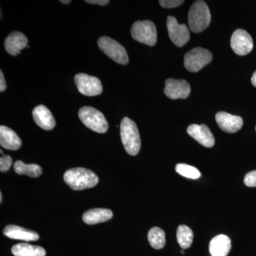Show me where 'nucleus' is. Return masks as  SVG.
I'll return each instance as SVG.
<instances>
[{"instance_id": "2eb2a0df", "label": "nucleus", "mask_w": 256, "mask_h": 256, "mask_svg": "<svg viewBox=\"0 0 256 256\" xmlns=\"http://www.w3.org/2000/svg\"><path fill=\"white\" fill-rule=\"evenodd\" d=\"M35 124L42 129L50 130L56 126V121L53 114L45 106H36L32 112Z\"/></svg>"}, {"instance_id": "b1692460", "label": "nucleus", "mask_w": 256, "mask_h": 256, "mask_svg": "<svg viewBox=\"0 0 256 256\" xmlns=\"http://www.w3.org/2000/svg\"><path fill=\"white\" fill-rule=\"evenodd\" d=\"M176 172L184 178L197 180L201 176V173L194 166L186 164H178L175 168Z\"/></svg>"}, {"instance_id": "2f4dec72", "label": "nucleus", "mask_w": 256, "mask_h": 256, "mask_svg": "<svg viewBox=\"0 0 256 256\" xmlns=\"http://www.w3.org/2000/svg\"><path fill=\"white\" fill-rule=\"evenodd\" d=\"M2 202V193H0V202Z\"/></svg>"}, {"instance_id": "f03ea898", "label": "nucleus", "mask_w": 256, "mask_h": 256, "mask_svg": "<svg viewBox=\"0 0 256 256\" xmlns=\"http://www.w3.org/2000/svg\"><path fill=\"white\" fill-rule=\"evenodd\" d=\"M121 140L130 156H137L141 148L140 136L137 124L132 120L124 118L120 124Z\"/></svg>"}, {"instance_id": "6ab92c4d", "label": "nucleus", "mask_w": 256, "mask_h": 256, "mask_svg": "<svg viewBox=\"0 0 256 256\" xmlns=\"http://www.w3.org/2000/svg\"><path fill=\"white\" fill-rule=\"evenodd\" d=\"M112 210L108 208H92L87 210L82 215V220L88 225H94L108 222L112 218Z\"/></svg>"}, {"instance_id": "473e14b6", "label": "nucleus", "mask_w": 256, "mask_h": 256, "mask_svg": "<svg viewBox=\"0 0 256 256\" xmlns=\"http://www.w3.org/2000/svg\"><path fill=\"white\" fill-rule=\"evenodd\" d=\"M181 252H182V254H184V252L183 249H182V250H181Z\"/></svg>"}, {"instance_id": "0eeeda50", "label": "nucleus", "mask_w": 256, "mask_h": 256, "mask_svg": "<svg viewBox=\"0 0 256 256\" xmlns=\"http://www.w3.org/2000/svg\"><path fill=\"white\" fill-rule=\"evenodd\" d=\"M213 56L210 50L196 47L184 56V67L188 72H198L212 60Z\"/></svg>"}, {"instance_id": "f8f14e48", "label": "nucleus", "mask_w": 256, "mask_h": 256, "mask_svg": "<svg viewBox=\"0 0 256 256\" xmlns=\"http://www.w3.org/2000/svg\"><path fill=\"white\" fill-rule=\"evenodd\" d=\"M186 132L202 146L206 148H212L214 146V137L206 124H191L188 126Z\"/></svg>"}, {"instance_id": "ddd939ff", "label": "nucleus", "mask_w": 256, "mask_h": 256, "mask_svg": "<svg viewBox=\"0 0 256 256\" xmlns=\"http://www.w3.org/2000/svg\"><path fill=\"white\" fill-rule=\"evenodd\" d=\"M216 121L222 130L228 133L238 132L244 126L242 117L226 112H220L216 114Z\"/></svg>"}, {"instance_id": "20e7f679", "label": "nucleus", "mask_w": 256, "mask_h": 256, "mask_svg": "<svg viewBox=\"0 0 256 256\" xmlns=\"http://www.w3.org/2000/svg\"><path fill=\"white\" fill-rule=\"evenodd\" d=\"M78 117L82 124L94 132L105 133L108 130V124L105 116L94 108L82 107L78 111Z\"/></svg>"}, {"instance_id": "dca6fc26", "label": "nucleus", "mask_w": 256, "mask_h": 256, "mask_svg": "<svg viewBox=\"0 0 256 256\" xmlns=\"http://www.w3.org/2000/svg\"><path fill=\"white\" fill-rule=\"evenodd\" d=\"M3 234L8 238L24 242H35L40 239V236L36 232L16 225L6 226Z\"/></svg>"}, {"instance_id": "39448f33", "label": "nucleus", "mask_w": 256, "mask_h": 256, "mask_svg": "<svg viewBox=\"0 0 256 256\" xmlns=\"http://www.w3.org/2000/svg\"><path fill=\"white\" fill-rule=\"evenodd\" d=\"M131 35L134 40L148 46H154L158 40L156 24L149 20L137 21L133 24Z\"/></svg>"}, {"instance_id": "c756f323", "label": "nucleus", "mask_w": 256, "mask_h": 256, "mask_svg": "<svg viewBox=\"0 0 256 256\" xmlns=\"http://www.w3.org/2000/svg\"><path fill=\"white\" fill-rule=\"evenodd\" d=\"M252 86H254L256 87V70L255 72H254V74H252Z\"/></svg>"}, {"instance_id": "423d86ee", "label": "nucleus", "mask_w": 256, "mask_h": 256, "mask_svg": "<svg viewBox=\"0 0 256 256\" xmlns=\"http://www.w3.org/2000/svg\"><path fill=\"white\" fill-rule=\"evenodd\" d=\"M99 48L111 60L121 65L129 62L126 48L108 36H101L98 41Z\"/></svg>"}, {"instance_id": "9b49d317", "label": "nucleus", "mask_w": 256, "mask_h": 256, "mask_svg": "<svg viewBox=\"0 0 256 256\" xmlns=\"http://www.w3.org/2000/svg\"><path fill=\"white\" fill-rule=\"evenodd\" d=\"M164 92L166 97L172 100L185 99L191 92V87L184 80L169 78L165 82Z\"/></svg>"}, {"instance_id": "412c9836", "label": "nucleus", "mask_w": 256, "mask_h": 256, "mask_svg": "<svg viewBox=\"0 0 256 256\" xmlns=\"http://www.w3.org/2000/svg\"><path fill=\"white\" fill-rule=\"evenodd\" d=\"M14 169L16 174L28 175L31 178H38L42 173V168L36 164H26L21 160L14 163Z\"/></svg>"}, {"instance_id": "f257e3e1", "label": "nucleus", "mask_w": 256, "mask_h": 256, "mask_svg": "<svg viewBox=\"0 0 256 256\" xmlns=\"http://www.w3.org/2000/svg\"><path fill=\"white\" fill-rule=\"evenodd\" d=\"M64 180L74 191L94 188L99 182L98 176L94 172L82 168L67 170L64 174Z\"/></svg>"}, {"instance_id": "c85d7f7f", "label": "nucleus", "mask_w": 256, "mask_h": 256, "mask_svg": "<svg viewBox=\"0 0 256 256\" xmlns=\"http://www.w3.org/2000/svg\"><path fill=\"white\" fill-rule=\"evenodd\" d=\"M6 84L5 82L4 74H3L2 70H0V92H3L6 90Z\"/></svg>"}, {"instance_id": "a211bd4d", "label": "nucleus", "mask_w": 256, "mask_h": 256, "mask_svg": "<svg viewBox=\"0 0 256 256\" xmlns=\"http://www.w3.org/2000/svg\"><path fill=\"white\" fill-rule=\"evenodd\" d=\"M232 248V242L224 234L216 236L210 240V252L212 256H227Z\"/></svg>"}, {"instance_id": "f3484780", "label": "nucleus", "mask_w": 256, "mask_h": 256, "mask_svg": "<svg viewBox=\"0 0 256 256\" xmlns=\"http://www.w3.org/2000/svg\"><path fill=\"white\" fill-rule=\"evenodd\" d=\"M0 144L10 150H18L22 146V141L16 133L6 126H0Z\"/></svg>"}, {"instance_id": "7c9ffc66", "label": "nucleus", "mask_w": 256, "mask_h": 256, "mask_svg": "<svg viewBox=\"0 0 256 256\" xmlns=\"http://www.w3.org/2000/svg\"><path fill=\"white\" fill-rule=\"evenodd\" d=\"M60 2L63 3V4H69L70 2V0H68V1H64V0H60Z\"/></svg>"}, {"instance_id": "9d476101", "label": "nucleus", "mask_w": 256, "mask_h": 256, "mask_svg": "<svg viewBox=\"0 0 256 256\" xmlns=\"http://www.w3.org/2000/svg\"><path fill=\"white\" fill-rule=\"evenodd\" d=\"M230 46L237 55L245 56L252 50L254 41L252 36L246 30L238 28L232 34Z\"/></svg>"}, {"instance_id": "aec40b11", "label": "nucleus", "mask_w": 256, "mask_h": 256, "mask_svg": "<svg viewBox=\"0 0 256 256\" xmlns=\"http://www.w3.org/2000/svg\"><path fill=\"white\" fill-rule=\"evenodd\" d=\"M12 252L15 256H45L46 250L38 246L22 242L12 248Z\"/></svg>"}, {"instance_id": "5701e85b", "label": "nucleus", "mask_w": 256, "mask_h": 256, "mask_svg": "<svg viewBox=\"0 0 256 256\" xmlns=\"http://www.w3.org/2000/svg\"><path fill=\"white\" fill-rule=\"evenodd\" d=\"M148 238L151 246L156 250L163 248L166 244L164 232L159 227L151 228L148 232Z\"/></svg>"}, {"instance_id": "72a5a7b5", "label": "nucleus", "mask_w": 256, "mask_h": 256, "mask_svg": "<svg viewBox=\"0 0 256 256\" xmlns=\"http://www.w3.org/2000/svg\"></svg>"}, {"instance_id": "bb28decb", "label": "nucleus", "mask_w": 256, "mask_h": 256, "mask_svg": "<svg viewBox=\"0 0 256 256\" xmlns=\"http://www.w3.org/2000/svg\"><path fill=\"white\" fill-rule=\"evenodd\" d=\"M183 0H160V4L164 8H174L182 4Z\"/></svg>"}, {"instance_id": "1a4fd4ad", "label": "nucleus", "mask_w": 256, "mask_h": 256, "mask_svg": "<svg viewBox=\"0 0 256 256\" xmlns=\"http://www.w3.org/2000/svg\"><path fill=\"white\" fill-rule=\"evenodd\" d=\"M166 28L171 41L176 46H184L190 40V30L185 24H180L176 18L169 16L166 20Z\"/></svg>"}, {"instance_id": "393cba45", "label": "nucleus", "mask_w": 256, "mask_h": 256, "mask_svg": "<svg viewBox=\"0 0 256 256\" xmlns=\"http://www.w3.org/2000/svg\"><path fill=\"white\" fill-rule=\"evenodd\" d=\"M1 152L2 156L0 158V171L2 172H8L11 168L12 164V159L10 156H5L3 154L2 151Z\"/></svg>"}, {"instance_id": "4468645a", "label": "nucleus", "mask_w": 256, "mask_h": 256, "mask_svg": "<svg viewBox=\"0 0 256 256\" xmlns=\"http://www.w3.org/2000/svg\"><path fill=\"white\" fill-rule=\"evenodd\" d=\"M28 46V38L20 32H13L6 37L4 41L5 50L12 56L18 54L22 50Z\"/></svg>"}, {"instance_id": "7ed1b4c3", "label": "nucleus", "mask_w": 256, "mask_h": 256, "mask_svg": "<svg viewBox=\"0 0 256 256\" xmlns=\"http://www.w3.org/2000/svg\"><path fill=\"white\" fill-rule=\"evenodd\" d=\"M210 10L204 1H196L192 5L188 12V22L190 30L200 33L206 30L210 22Z\"/></svg>"}, {"instance_id": "4be33fe9", "label": "nucleus", "mask_w": 256, "mask_h": 256, "mask_svg": "<svg viewBox=\"0 0 256 256\" xmlns=\"http://www.w3.org/2000/svg\"><path fill=\"white\" fill-rule=\"evenodd\" d=\"M193 232L186 225L178 226L176 230V239L180 247L184 250L191 246L193 242Z\"/></svg>"}, {"instance_id": "6e6552de", "label": "nucleus", "mask_w": 256, "mask_h": 256, "mask_svg": "<svg viewBox=\"0 0 256 256\" xmlns=\"http://www.w3.org/2000/svg\"><path fill=\"white\" fill-rule=\"evenodd\" d=\"M78 92L86 96H98L102 94V86L100 80L95 76L86 74H78L74 77Z\"/></svg>"}, {"instance_id": "a878e982", "label": "nucleus", "mask_w": 256, "mask_h": 256, "mask_svg": "<svg viewBox=\"0 0 256 256\" xmlns=\"http://www.w3.org/2000/svg\"><path fill=\"white\" fill-rule=\"evenodd\" d=\"M244 184L248 188H256V170L250 172L244 178Z\"/></svg>"}, {"instance_id": "cd10ccee", "label": "nucleus", "mask_w": 256, "mask_h": 256, "mask_svg": "<svg viewBox=\"0 0 256 256\" xmlns=\"http://www.w3.org/2000/svg\"><path fill=\"white\" fill-rule=\"evenodd\" d=\"M85 2L88 3V4H98L101 5V6H105V5L110 2L109 0H86Z\"/></svg>"}]
</instances>
